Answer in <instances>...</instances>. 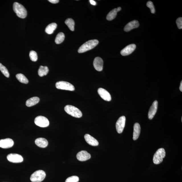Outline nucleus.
Returning <instances> with one entry per match:
<instances>
[{
	"instance_id": "obj_1",
	"label": "nucleus",
	"mask_w": 182,
	"mask_h": 182,
	"mask_svg": "<svg viewBox=\"0 0 182 182\" xmlns=\"http://www.w3.org/2000/svg\"><path fill=\"white\" fill-rule=\"evenodd\" d=\"M99 41L97 40H89L85 42L79 48L78 50L79 53H84L94 48L98 44Z\"/></svg>"
},
{
	"instance_id": "obj_2",
	"label": "nucleus",
	"mask_w": 182,
	"mask_h": 182,
	"mask_svg": "<svg viewBox=\"0 0 182 182\" xmlns=\"http://www.w3.org/2000/svg\"><path fill=\"white\" fill-rule=\"evenodd\" d=\"M13 9L18 17L23 19L26 17L27 11L23 5L17 2L14 3L13 5Z\"/></svg>"
},
{
	"instance_id": "obj_3",
	"label": "nucleus",
	"mask_w": 182,
	"mask_h": 182,
	"mask_svg": "<svg viewBox=\"0 0 182 182\" xmlns=\"http://www.w3.org/2000/svg\"><path fill=\"white\" fill-rule=\"evenodd\" d=\"M65 111L69 115L76 118H80L82 116L81 111L72 105H67L65 107Z\"/></svg>"
},
{
	"instance_id": "obj_4",
	"label": "nucleus",
	"mask_w": 182,
	"mask_h": 182,
	"mask_svg": "<svg viewBox=\"0 0 182 182\" xmlns=\"http://www.w3.org/2000/svg\"><path fill=\"white\" fill-rule=\"evenodd\" d=\"M166 156V152L164 149L161 148L157 151L154 156L153 162L155 164H159L163 161Z\"/></svg>"
},
{
	"instance_id": "obj_5",
	"label": "nucleus",
	"mask_w": 182,
	"mask_h": 182,
	"mask_svg": "<svg viewBox=\"0 0 182 182\" xmlns=\"http://www.w3.org/2000/svg\"><path fill=\"white\" fill-rule=\"evenodd\" d=\"M46 176L45 172L42 170H38L33 173L30 178L32 182H40L44 179Z\"/></svg>"
},
{
	"instance_id": "obj_6",
	"label": "nucleus",
	"mask_w": 182,
	"mask_h": 182,
	"mask_svg": "<svg viewBox=\"0 0 182 182\" xmlns=\"http://www.w3.org/2000/svg\"><path fill=\"white\" fill-rule=\"evenodd\" d=\"M56 87L57 89L62 90H67V91H74L75 89L72 84L68 82L60 81L57 82L56 83Z\"/></svg>"
},
{
	"instance_id": "obj_7",
	"label": "nucleus",
	"mask_w": 182,
	"mask_h": 182,
	"mask_svg": "<svg viewBox=\"0 0 182 182\" xmlns=\"http://www.w3.org/2000/svg\"><path fill=\"white\" fill-rule=\"evenodd\" d=\"M35 124L40 127L45 128L48 126L49 124V121L47 118L42 116L36 117L34 120Z\"/></svg>"
},
{
	"instance_id": "obj_8",
	"label": "nucleus",
	"mask_w": 182,
	"mask_h": 182,
	"mask_svg": "<svg viewBox=\"0 0 182 182\" xmlns=\"http://www.w3.org/2000/svg\"><path fill=\"white\" fill-rule=\"evenodd\" d=\"M126 121V118L124 116L119 118L116 124V128L118 133L121 134L122 133L125 126Z\"/></svg>"
},
{
	"instance_id": "obj_9",
	"label": "nucleus",
	"mask_w": 182,
	"mask_h": 182,
	"mask_svg": "<svg viewBox=\"0 0 182 182\" xmlns=\"http://www.w3.org/2000/svg\"><path fill=\"white\" fill-rule=\"evenodd\" d=\"M8 160L13 163H21L23 161L22 156L20 154H8L7 157Z\"/></svg>"
},
{
	"instance_id": "obj_10",
	"label": "nucleus",
	"mask_w": 182,
	"mask_h": 182,
	"mask_svg": "<svg viewBox=\"0 0 182 182\" xmlns=\"http://www.w3.org/2000/svg\"><path fill=\"white\" fill-rule=\"evenodd\" d=\"M99 95L101 98L107 101L111 100V97L110 93L106 90L102 88H99L97 91Z\"/></svg>"
},
{
	"instance_id": "obj_11",
	"label": "nucleus",
	"mask_w": 182,
	"mask_h": 182,
	"mask_svg": "<svg viewBox=\"0 0 182 182\" xmlns=\"http://www.w3.org/2000/svg\"><path fill=\"white\" fill-rule=\"evenodd\" d=\"M14 141L10 138L1 139L0 140V147L3 148H8L13 146Z\"/></svg>"
},
{
	"instance_id": "obj_12",
	"label": "nucleus",
	"mask_w": 182,
	"mask_h": 182,
	"mask_svg": "<svg viewBox=\"0 0 182 182\" xmlns=\"http://www.w3.org/2000/svg\"><path fill=\"white\" fill-rule=\"evenodd\" d=\"M136 47V45L134 44L128 45L121 50L120 52L121 54L124 56H128L131 54L135 50Z\"/></svg>"
},
{
	"instance_id": "obj_13",
	"label": "nucleus",
	"mask_w": 182,
	"mask_h": 182,
	"mask_svg": "<svg viewBox=\"0 0 182 182\" xmlns=\"http://www.w3.org/2000/svg\"><path fill=\"white\" fill-rule=\"evenodd\" d=\"M91 158V155L85 150H82L77 154V158L79 161H85Z\"/></svg>"
},
{
	"instance_id": "obj_14",
	"label": "nucleus",
	"mask_w": 182,
	"mask_h": 182,
	"mask_svg": "<svg viewBox=\"0 0 182 182\" xmlns=\"http://www.w3.org/2000/svg\"><path fill=\"white\" fill-rule=\"evenodd\" d=\"M158 103L157 101H154L152 105L150 107L148 113V117L150 119L153 118L157 113L158 107Z\"/></svg>"
},
{
	"instance_id": "obj_15",
	"label": "nucleus",
	"mask_w": 182,
	"mask_h": 182,
	"mask_svg": "<svg viewBox=\"0 0 182 182\" xmlns=\"http://www.w3.org/2000/svg\"><path fill=\"white\" fill-rule=\"evenodd\" d=\"M93 65L96 70L99 71H102L103 66V61L100 57H96L94 60Z\"/></svg>"
},
{
	"instance_id": "obj_16",
	"label": "nucleus",
	"mask_w": 182,
	"mask_h": 182,
	"mask_svg": "<svg viewBox=\"0 0 182 182\" xmlns=\"http://www.w3.org/2000/svg\"><path fill=\"white\" fill-rule=\"evenodd\" d=\"M139 26V22L134 20L128 23L125 26L124 30L126 32H128L134 28H137Z\"/></svg>"
},
{
	"instance_id": "obj_17",
	"label": "nucleus",
	"mask_w": 182,
	"mask_h": 182,
	"mask_svg": "<svg viewBox=\"0 0 182 182\" xmlns=\"http://www.w3.org/2000/svg\"><path fill=\"white\" fill-rule=\"evenodd\" d=\"M84 138L86 142L91 146H98L99 142L89 134H86L84 136Z\"/></svg>"
},
{
	"instance_id": "obj_18",
	"label": "nucleus",
	"mask_w": 182,
	"mask_h": 182,
	"mask_svg": "<svg viewBox=\"0 0 182 182\" xmlns=\"http://www.w3.org/2000/svg\"><path fill=\"white\" fill-rule=\"evenodd\" d=\"M36 146L41 148H45L48 145V141L44 138H40L36 139L35 141Z\"/></svg>"
},
{
	"instance_id": "obj_19",
	"label": "nucleus",
	"mask_w": 182,
	"mask_h": 182,
	"mask_svg": "<svg viewBox=\"0 0 182 182\" xmlns=\"http://www.w3.org/2000/svg\"><path fill=\"white\" fill-rule=\"evenodd\" d=\"M141 127L139 123H136L134 126L133 139L134 140H136L140 135Z\"/></svg>"
},
{
	"instance_id": "obj_20",
	"label": "nucleus",
	"mask_w": 182,
	"mask_h": 182,
	"mask_svg": "<svg viewBox=\"0 0 182 182\" xmlns=\"http://www.w3.org/2000/svg\"><path fill=\"white\" fill-rule=\"evenodd\" d=\"M121 8L119 7L117 8L113 9L110 11L106 17V19L108 21H111L116 17L117 15V13L120 11L121 10Z\"/></svg>"
},
{
	"instance_id": "obj_21",
	"label": "nucleus",
	"mask_w": 182,
	"mask_h": 182,
	"mask_svg": "<svg viewBox=\"0 0 182 182\" xmlns=\"http://www.w3.org/2000/svg\"><path fill=\"white\" fill-rule=\"evenodd\" d=\"M40 101L39 97H35L28 99L26 103V105L27 107H30L37 104Z\"/></svg>"
},
{
	"instance_id": "obj_22",
	"label": "nucleus",
	"mask_w": 182,
	"mask_h": 182,
	"mask_svg": "<svg viewBox=\"0 0 182 182\" xmlns=\"http://www.w3.org/2000/svg\"><path fill=\"white\" fill-rule=\"evenodd\" d=\"M57 24L56 23H53L50 24L47 26L45 29V31L46 33L48 34H53L54 31L57 28Z\"/></svg>"
},
{
	"instance_id": "obj_23",
	"label": "nucleus",
	"mask_w": 182,
	"mask_h": 182,
	"mask_svg": "<svg viewBox=\"0 0 182 182\" xmlns=\"http://www.w3.org/2000/svg\"><path fill=\"white\" fill-rule=\"evenodd\" d=\"M49 71L48 67L47 66H40L38 70V75L40 77H43L46 75Z\"/></svg>"
},
{
	"instance_id": "obj_24",
	"label": "nucleus",
	"mask_w": 182,
	"mask_h": 182,
	"mask_svg": "<svg viewBox=\"0 0 182 182\" xmlns=\"http://www.w3.org/2000/svg\"><path fill=\"white\" fill-rule=\"evenodd\" d=\"M16 77L18 80L22 83L27 84L29 82L28 80L24 75L22 73H18L16 75Z\"/></svg>"
},
{
	"instance_id": "obj_25",
	"label": "nucleus",
	"mask_w": 182,
	"mask_h": 182,
	"mask_svg": "<svg viewBox=\"0 0 182 182\" xmlns=\"http://www.w3.org/2000/svg\"><path fill=\"white\" fill-rule=\"evenodd\" d=\"M65 34L62 32H60L57 34L55 39V42L57 44H59L62 43L65 40Z\"/></svg>"
},
{
	"instance_id": "obj_26",
	"label": "nucleus",
	"mask_w": 182,
	"mask_h": 182,
	"mask_svg": "<svg viewBox=\"0 0 182 182\" xmlns=\"http://www.w3.org/2000/svg\"><path fill=\"white\" fill-rule=\"evenodd\" d=\"M65 23L68 27L70 30L71 31H74L75 26L74 20L71 18H68L66 20Z\"/></svg>"
},
{
	"instance_id": "obj_27",
	"label": "nucleus",
	"mask_w": 182,
	"mask_h": 182,
	"mask_svg": "<svg viewBox=\"0 0 182 182\" xmlns=\"http://www.w3.org/2000/svg\"><path fill=\"white\" fill-rule=\"evenodd\" d=\"M0 70H1L2 73L7 78H9V76H10V74H9L8 70L7 69V68L5 66H3L1 63H0Z\"/></svg>"
},
{
	"instance_id": "obj_28",
	"label": "nucleus",
	"mask_w": 182,
	"mask_h": 182,
	"mask_svg": "<svg viewBox=\"0 0 182 182\" xmlns=\"http://www.w3.org/2000/svg\"><path fill=\"white\" fill-rule=\"evenodd\" d=\"M29 57L30 59L33 62H36L38 60V57L37 54L35 51H31L29 53Z\"/></svg>"
},
{
	"instance_id": "obj_29",
	"label": "nucleus",
	"mask_w": 182,
	"mask_h": 182,
	"mask_svg": "<svg viewBox=\"0 0 182 182\" xmlns=\"http://www.w3.org/2000/svg\"><path fill=\"white\" fill-rule=\"evenodd\" d=\"M79 178L76 176H73L69 177L66 180L65 182H78Z\"/></svg>"
},
{
	"instance_id": "obj_30",
	"label": "nucleus",
	"mask_w": 182,
	"mask_h": 182,
	"mask_svg": "<svg viewBox=\"0 0 182 182\" xmlns=\"http://www.w3.org/2000/svg\"><path fill=\"white\" fill-rule=\"evenodd\" d=\"M147 6L150 9L151 12L152 14H154L155 12V9L153 3L151 1H148L147 3Z\"/></svg>"
},
{
	"instance_id": "obj_31",
	"label": "nucleus",
	"mask_w": 182,
	"mask_h": 182,
	"mask_svg": "<svg viewBox=\"0 0 182 182\" xmlns=\"http://www.w3.org/2000/svg\"><path fill=\"white\" fill-rule=\"evenodd\" d=\"M176 24H177V27L179 29L182 28V18L179 17L176 20Z\"/></svg>"
},
{
	"instance_id": "obj_32",
	"label": "nucleus",
	"mask_w": 182,
	"mask_h": 182,
	"mask_svg": "<svg viewBox=\"0 0 182 182\" xmlns=\"http://www.w3.org/2000/svg\"><path fill=\"white\" fill-rule=\"evenodd\" d=\"M48 1L50 2L54 3V4H56V3H58L59 2V1H58V0H49Z\"/></svg>"
},
{
	"instance_id": "obj_33",
	"label": "nucleus",
	"mask_w": 182,
	"mask_h": 182,
	"mask_svg": "<svg viewBox=\"0 0 182 182\" xmlns=\"http://www.w3.org/2000/svg\"><path fill=\"white\" fill-rule=\"evenodd\" d=\"M90 3H91V4L92 5H96V3L95 1H93V0H90L89 1Z\"/></svg>"
},
{
	"instance_id": "obj_34",
	"label": "nucleus",
	"mask_w": 182,
	"mask_h": 182,
	"mask_svg": "<svg viewBox=\"0 0 182 182\" xmlns=\"http://www.w3.org/2000/svg\"><path fill=\"white\" fill-rule=\"evenodd\" d=\"M179 89H180V91H181V92H182V81H181V84H180Z\"/></svg>"
},
{
	"instance_id": "obj_35",
	"label": "nucleus",
	"mask_w": 182,
	"mask_h": 182,
	"mask_svg": "<svg viewBox=\"0 0 182 182\" xmlns=\"http://www.w3.org/2000/svg\"><path fill=\"white\" fill-rule=\"evenodd\" d=\"M181 121H182V117H181Z\"/></svg>"
}]
</instances>
